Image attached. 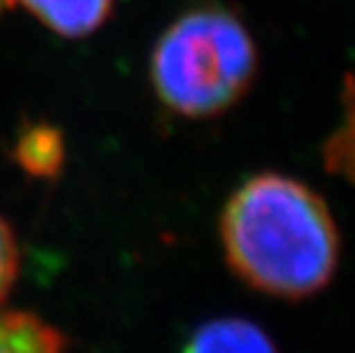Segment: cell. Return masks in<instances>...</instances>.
Wrapping results in <instances>:
<instances>
[{
  "label": "cell",
  "instance_id": "cell-8",
  "mask_svg": "<svg viewBox=\"0 0 355 353\" xmlns=\"http://www.w3.org/2000/svg\"><path fill=\"white\" fill-rule=\"evenodd\" d=\"M5 5H7V0H0V10H3Z\"/></svg>",
  "mask_w": 355,
  "mask_h": 353
},
{
  "label": "cell",
  "instance_id": "cell-2",
  "mask_svg": "<svg viewBox=\"0 0 355 353\" xmlns=\"http://www.w3.org/2000/svg\"><path fill=\"white\" fill-rule=\"evenodd\" d=\"M259 67L250 30L220 5L184 12L158 37L149 78L175 115L207 119L227 112L250 89Z\"/></svg>",
  "mask_w": 355,
  "mask_h": 353
},
{
  "label": "cell",
  "instance_id": "cell-7",
  "mask_svg": "<svg viewBox=\"0 0 355 353\" xmlns=\"http://www.w3.org/2000/svg\"><path fill=\"white\" fill-rule=\"evenodd\" d=\"M19 275V246L14 232L3 216H0V305L12 291Z\"/></svg>",
  "mask_w": 355,
  "mask_h": 353
},
{
  "label": "cell",
  "instance_id": "cell-3",
  "mask_svg": "<svg viewBox=\"0 0 355 353\" xmlns=\"http://www.w3.org/2000/svg\"><path fill=\"white\" fill-rule=\"evenodd\" d=\"M7 5H24L62 37H85L108 21L115 0H7Z\"/></svg>",
  "mask_w": 355,
  "mask_h": 353
},
{
  "label": "cell",
  "instance_id": "cell-5",
  "mask_svg": "<svg viewBox=\"0 0 355 353\" xmlns=\"http://www.w3.org/2000/svg\"><path fill=\"white\" fill-rule=\"evenodd\" d=\"M0 353H67L64 337L26 312L0 314Z\"/></svg>",
  "mask_w": 355,
  "mask_h": 353
},
{
  "label": "cell",
  "instance_id": "cell-1",
  "mask_svg": "<svg viewBox=\"0 0 355 353\" xmlns=\"http://www.w3.org/2000/svg\"><path fill=\"white\" fill-rule=\"evenodd\" d=\"M220 241L236 277L275 298L319 294L339 266V232L326 200L277 172L245 179L230 195Z\"/></svg>",
  "mask_w": 355,
  "mask_h": 353
},
{
  "label": "cell",
  "instance_id": "cell-4",
  "mask_svg": "<svg viewBox=\"0 0 355 353\" xmlns=\"http://www.w3.org/2000/svg\"><path fill=\"white\" fill-rule=\"evenodd\" d=\"M184 353H277V349L252 321L225 317L202 324L188 340Z\"/></svg>",
  "mask_w": 355,
  "mask_h": 353
},
{
  "label": "cell",
  "instance_id": "cell-6",
  "mask_svg": "<svg viewBox=\"0 0 355 353\" xmlns=\"http://www.w3.org/2000/svg\"><path fill=\"white\" fill-rule=\"evenodd\" d=\"M64 159V145L58 131L49 126H33L17 142V161L35 177L55 175Z\"/></svg>",
  "mask_w": 355,
  "mask_h": 353
}]
</instances>
